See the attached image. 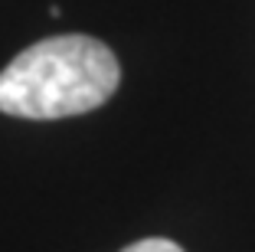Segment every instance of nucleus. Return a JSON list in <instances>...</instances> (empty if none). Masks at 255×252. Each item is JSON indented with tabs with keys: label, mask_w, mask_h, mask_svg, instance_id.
<instances>
[{
	"label": "nucleus",
	"mask_w": 255,
	"mask_h": 252,
	"mask_svg": "<svg viewBox=\"0 0 255 252\" xmlns=\"http://www.w3.org/2000/svg\"><path fill=\"white\" fill-rule=\"evenodd\" d=\"M121 66L102 39L49 36L0 72V111L30 121H56L95 111L118 92Z\"/></svg>",
	"instance_id": "obj_1"
},
{
	"label": "nucleus",
	"mask_w": 255,
	"mask_h": 252,
	"mask_svg": "<svg viewBox=\"0 0 255 252\" xmlns=\"http://www.w3.org/2000/svg\"><path fill=\"white\" fill-rule=\"evenodd\" d=\"M121 252H183V249L173 243V239L150 236V239H137V243H131L128 249H121Z\"/></svg>",
	"instance_id": "obj_2"
}]
</instances>
